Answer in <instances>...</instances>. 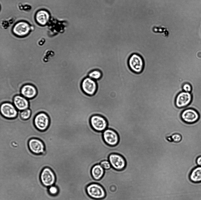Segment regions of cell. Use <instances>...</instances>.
Segmentation results:
<instances>
[{
    "label": "cell",
    "mask_w": 201,
    "mask_h": 200,
    "mask_svg": "<svg viewBox=\"0 0 201 200\" xmlns=\"http://www.w3.org/2000/svg\"><path fill=\"white\" fill-rule=\"evenodd\" d=\"M151 30L154 34H160L165 38L168 39L170 33L167 28L161 25H154L151 28Z\"/></svg>",
    "instance_id": "obj_18"
},
{
    "label": "cell",
    "mask_w": 201,
    "mask_h": 200,
    "mask_svg": "<svg viewBox=\"0 0 201 200\" xmlns=\"http://www.w3.org/2000/svg\"><path fill=\"white\" fill-rule=\"evenodd\" d=\"M0 105V114L4 117L8 119H12L17 117L18 111L13 104L5 102Z\"/></svg>",
    "instance_id": "obj_5"
},
{
    "label": "cell",
    "mask_w": 201,
    "mask_h": 200,
    "mask_svg": "<svg viewBox=\"0 0 201 200\" xmlns=\"http://www.w3.org/2000/svg\"><path fill=\"white\" fill-rule=\"evenodd\" d=\"M90 123L92 128L98 132H103L107 128L108 123L106 119L102 116L95 114L90 119Z\"/></svg>",
    "instance_id": "obj_4"
},
{
    "label": "cell",
    "mask_w": 201,
    "mask_h": 200,
    "mask_svg": "<svg viewBox=\"0 0 201 200\" xmlns=\"http://www.w3.org/2000/svg\"><path fill=\"white\" fill-rule=\"evenodd\" d=\"M13 104L18 111H21L29 108V102L28 99L21 95L14 96Z\"/></svg>",
    "instance_id": "obj_15"
},
{
    "label": "cell",
    "mask_w": 201,
    "mask_h": 200,
    "mask_svg": "<svg viewBox=\"0 0 201 200\" xmlns=\"http://www.w3.org/2000/svg\"><path fill=\"white\" fill-rule=\"evenodd\" d=\"M192 100V95L190 92L183 91L178 94L177 96L175 104L179 108H185L188 106Z\"/></svg>",
    "instance_id": "obj_11"
},
{
    "label": "cell",
    "mask_w": 201,
    "mask_h": 200,
    "mask_svg": "<svg viewBox=\"0 0 201 200\" xmlns=\"http://www.w3.org/2000/svg\"><path fill=\"white\" fill-rule=\"evenodd\" d=\"M48 191L50 195L55 196L58 194L59 189L57 187L54 185L48 187Z\"/></svg>",
    "instance_id": "obj_22"
},
{
    "label": "cell",
    "mask_w": 201,
    "mask_h": 200,
    "mask_svg": "<svg viewBox=\"0 0 201 200\" xmlns=\"http://www.w3.org/2000/svg\"><path fill=\"white\" fill-rule=\"evenodd\" d=\"M28 144L30 151L34 154H41L45 151V145L43 142L39 138H32L30 139Z\"/></svg>",
    "instance_id": "obj_9"
},
{
    "label": "cell",
    "mask_w": 201,
    "mask_h": 200,
    "mask_svg": "<svg viewBox=\"0 0 201 200\" xmlns=\"http://www.w3.org/2000/svg\"><path fill=\"white\" fill-rule=\"evenodd\" d=\"M81 87L83 92L86 94L90 96L94 95L97 89L96 81L88 77L83 80Z\"/></svg>",
    "instance_id": "obj_7"
},
{
    "label": "cell",
    "mask_w": 201,
    "mask_h": 200,
    "mask_svg": "<svg viewBox=\"0 0 201 200\" xmlns=\"http://www.w3.org/2000/svg\"><path fill=\"white\" fill-rule=\"evenodd\" d=\"M99 164L104 170H109L112 167L111 165L108 160H103Z\"/></svg>",
    "instance_id": "obj_23"
},
{
    "label": "cell",
    "mask_w": 201,
    "mask_h": 200,
    "mask_svg": "<svg viewBox=\"0 0 201 200\" xmlns=\"http://www.w3.org/2000/svg\"><path fill=\"white\" fill-rule=\"evenodd\" d=\"M102 77V72L100 70L97 69L92 70L88 74V77L96 81L100 79Z\"/></svg>",
    "instance_id": "obj_20"
},
{
    "label": "cell",
    "mask_w": 201,
    "mask_h": 200,
    "mask_svg": "<svg viewBox=\"0 0 201 200\" xmlns=\"http://www.w3.org/2000/svg\"><path fill=\"white\" fill-rule=\"evenodd\" d=\"M182 120L187 123H193L196 122L199 118V115L195 109L189 108L185 109L181 113Z\"/></svg>",
    "instance_id": "obj_12"
},
{
    "label": "cell",
    "mask_w": 201,
    "mask_h": 200,
    "mask_svg": "<svg viewBox=\"0 0 201 200\" xmlns=\"http://www.w3.org/2000/svg\"><path fill=\"white\" fill-rule=\"evenodd\" d=\"M40 179L44 186L49 187L54 185L56 177L53 170L50 167H45L42 170L40 174Z\"/></svg>",
    "instance_id": "obj_2"
},
{
    "label": "cell",
    "mask_w": 201,
    "mask_h": 200,
    "mask_svg": "<svg viewBox=\"0 0 201 200\" xmlns=\"http://www.w3.org/2000/svg\"><path fill=\"white\" fill-rule=\"evenodd\" d=\"M171 138L173 141L175 143H178L182 139L181 135L177 133L173 134L171 136Z\"/></svg>",
    "instance_id": "obj_24"
},
{
    "label": "cell",
    "mask_w": 201,
    "mask_h": 200,
    "mask_svg": "<svg viewBox=\"0 0 201 200\" xmlns=\"http://www.w3.org/2000/svg\"><path fill=\"white\" fill-rule=\"evenodd\" d=\"M196 162L198 166H201V156H200L197 158L196 160Z\"/></svg>",
    "instance_id": "obj_26"
},
{
    "label": "cell",
    "mask_w": 201,
    "mask_h": 200,
    "mask_svg": "<svg viewBox=\"0 0 201 200\" xmlns=\"http://www.w3.org/2000/svg\"><path fill=\"white\" fill-rule=\"evenodd\" d=\"M19 111L20 117L22 120H28L31 116V111L29 108L21 111Z\"/></svg>",
    "instance_id": "obj_21"
},
{
    "label": "cell",
    "mask_w": 201,
    "mask_h": 200,
    "mask_svg": "<svg viewBox=\"0 0 201 200\" xmlns=\"http://www.w3.org/2000/svg\"><path fill=\"white\" fill-rule=\"evenodd\" d=\"M128 65L131 70L137 73H141L144 66L142 57L137 54H134L130 57L128 60Z\"/></svg>",
    "instance_id": "obj_6"
},
{
    "label": "cell",
    "mask_w": 201,
    "mask_h": 200,
    "mask_svg": "<svg viewBox=\"0 0 201 200\" xmlns=\"http://www.w3.org/2000/svg\"><path fill=\"white\" fill-rule=\"evenodd\" d=\"M105 170L100 164L94 165L92 168L91 174L93 178L96 180H100L104 176Z\"/></svg>",
    "instance_id": "obj_17"
},
{
    "label": "cell",
    "mask_w": 201,
    "mask_h": 200,
    "mask_svg": "<svg viewBox=\"0 0 201 200\" xmlns=\"http://www.w3.org/2000/svg\"><path fill=\"white\" fill-rule=\"evenodd\" d=\"M103 138L105 142L111 146L117 145L119 140L117 133L114 130L109 128H107L103 132Z\"/></svg>",
    "instance_id": "obj_10"
},
{
    "label": "cell",
    "mask_w": 201,
    "mask_h": 200,
    "mask_svg": "<svg viewBox=\"0 0 201 200\" xmlns=\"http://www.w3.org/2000/svg\"><path fill=\"white\" fill-rule=\"evenodd\" d=\"M182 88L183 91L190 93L192 90V87L190 84L185 83L183 85Z\"/></svg>",
    "instance_id": "obj_25"
},
{
    "label": "cell",
    "mask_w": 201,
    "mask_h": 200,
    "mask_svg": "<svg viewBox=\"0 0 201 200\" xmlns=\"http://www.w3.org/2000/svg\"><path fill=\"white\" fill-rule=\"evenodd\" d=\"M33 123L35 127L38 130L43 131L48 128L50 123V119L46 113L39 112L34 117Z\"/></svg>",
    "instance_id": "obj_3"
},
{
    "label": "cell",
    "mask_w": 201,
    "mask_h": 200,
    "mask_svg": "<svg viewBox=\"0 0 201 200\" xmlns=\"http://www.w3.org/2000/svg\"><path fill=\"white\" fill-rule=\"evenodd\" d=\"M88 195L91 198L96 199L104 198L106 193L103 187L99 184L93 183L89 184L86 187Z\"/></svg>",
    "instance_id": "obj_1"
},
{
    "label": "cell",
    "mask_w": 201,
    "mask_h": 200,
    "mask_svg": "<svg viewBox=\"0 0 201 200\" xmlns=\"http://www.w3.org/2000/svg\"><path fill=\"white\" fill-rule=\"evenodd\" d=\"M112 167L117 170H123L125 167L126 161L122 155L116 153L110 154L108 157V160Z\"/></svg>",
    "instance_id": "obj_8"
},
{
    "label": "cell",
    "mask_w": 201,
    "mask_h": 200,
    "mask_svg": "<svg viewBox=\"0 0 201 200\" xmlns=\"http://www.w3.org/2000/svg\"><path fill=\"white\" fill-rule=\"evenodd\" d=\"M31 26L27 23L19 22L16 23L13 28L14 34L18 37H24L28 34L31 30Z\"/></svg>",
    "instance_id": "obj_13"
},
{
    "label": "cell",
    "mask_w": 201,
    "mask_h": 200,
    "mask_svg": "<svg viewBox=\"0 0 201 200\" xmlns=\"http://www.w3.org/2000/svg\"><path fill=\"white\" fill-rule=\"evenodd\" d=\"M21 95L28 99L35 97L37 94V90L35 87L32 84H26L21 87Z\"/></svg>",
    "instance_id": "obj_14"
},
{
    "label": "cell",
    "mask_w": 201,
    "mask_h": 200,
    "mask_svg": "<svg viewBox=\"0 0 201 200\" xmlns=\"http://www.w3.org/2000/svg\"><path fill=\"white\" fill-rule=\"evenodd\" d=\"M49 17V14L48 12L44 10H41L36 13L35 18L38 24L44 26L48 22Z\"/></svg>",
    "instance_id": "obj_16"
},
{
    "label": "cell",
    "mask_w": 201,
    "mask_h": 200,
    "mask_svg": "<svg viewBox=\"0 0 201 200\" xmlns=\"http://www.w3.org/2000/svg\"><path fill=\"white\" fill-rule=\"evenodd\" d=\"M189 178L193 182H201V166H198L192 170L190 174Z\"/></svg>",
    "instance_id": "obj_19"
}]
</instances>
